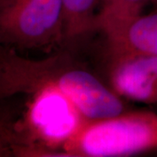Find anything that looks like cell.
Instances as JSON below:
<instances>
[{
    "mask_svg": "<svg viewBox=\"0 0 157 157\" xmlns=\"http://www.w3.org/2000/svg\"><path fill=\"white\" fill-rule=\"evenodd\" d=\"M103 35L107 54L157 56V10L140 13Z\"/></svg>",
    "mask_w": 157,
    "mask_h": 157,
    "instance_id": "5b68a950",
    "label": "cell"
},
{
    "mask_svg": "<svg viewBox=\"0 0 157 157\" xmlns=\"http://www.w3.org/2000/svg\"><path fill=\"white\" fill-rule=\"evenodd\" d=\"M67 156L121 157L157 150V113H121L100 121H84L62 142Z\"/></svg>",
    "mask_w": 157,
    "mask_h": 157,
    "instance_id": "7a4b0ae2",
    "label": "cell"
},
{
    "mask_svg": "<svg viewBox=\"0 0 157 157\" xmlns=\"http://www.w3.org/2000/svg\"><path fill=\"white\" fill-rule=\"evenodd\" d=\"M109 86L121 98L157 106V56L107 54Z\"/></svg>",
    "mask_w": 157,
    "mask_h": 157,
    "instance_id": "277c9868",
    "label": "cell"
},
{
    "mask_svg": "<svg viewBox=\"0 0 157 157\" xmlns=\"http://www.w3.org/2000/svg\"><path fill=\"white\" fill-rule=\"evenodd\" d=\"M61 45V0H0V49L19 53Z\"/></svg>",
    "mask_w": 157,
    "mask_h": 157,
    "instance_id": "3957f363",
    "label": "cell"
},
{
    "mask_svg": "<svg viewBox=\"0 0 157 157\" xmlns=\"http://www.w3.org/2000/svg\"><path fill=\"white\" fill-rule=\"evenodd\" d=\"M104 0H61L62 45L75 49L78 42L97 32Z\"/></svg>",
    "mask_w": 157,
    "mask_h": 157,
    "instance_id": "8992f818",
    "label": "cell"
},
{
    "mask_svg": "<svg viewBox=\"0 0 157 157\" xmlns=\"http://www.w3.org/2000/svg\"><path fill=\"white\" fill-rule=\"evenodd\" d=\"M54 92L67 99L84 121H100L126 111L121 97L60 46L49 56L33 59L0 49V99Z\"/></svg>",
    "mask_w": 157,
    "mask_h": 157,
    "instance_id": "6da1fadb",
    "label": "cell"
},
{
    "mask_svg": "<svg viewBox=\"0 0 157 157\" xmlns=\"http://www.w3.org/2000/svg\"><path fill=\"white\" fill-rule=\"evenodd\" d=\"M148 0H104L97 20V32L106 33L141 13Z\"/></svg>",
    "mask_w": 157,
    "mask_h": 157,
    "instance_id": "52a82bcc",
    "label": "cell"
}]
</instances>
